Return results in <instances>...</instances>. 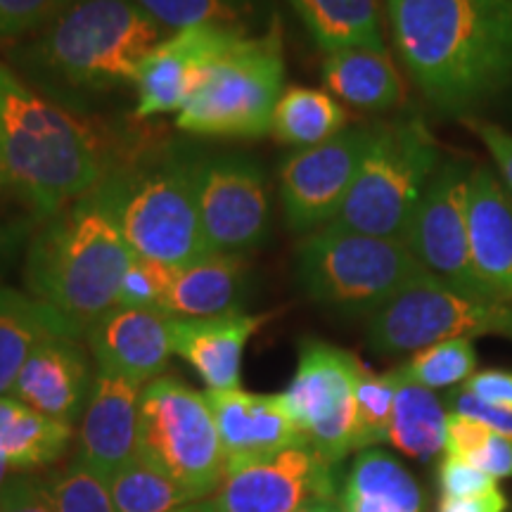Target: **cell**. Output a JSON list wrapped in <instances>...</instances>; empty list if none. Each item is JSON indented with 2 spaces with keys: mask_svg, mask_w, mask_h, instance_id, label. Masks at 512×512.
I'll list each match as a JSON object with an SVG mask.
<instances>
[{
  "mask_svg": "<svg viewBox=\"0 0 512 512\" xmlns=\"http://www.w3.org/2000/svg\"><path fill=\"white\" fill-rule=\"evenodd\" d=\"M138 453L162 467L197 503L216 494L226 456L207 396L176 377L145 384L138 411Z\"/></svg>",
  "mask_w": 512,
  "mask_h": 512,
  "instance_id": "9c48e42d",
  "label": "cell"
},
{
  "mask_svg": "<svg viewBox=\"0 0 512 512\" xmlns=\"http://www.w3.org/2000/svg\"><path fill=\"white\" fill-rule=\"evenodd\" d=\"M249 290H252V268L245 254L214 252L176 268L162 313L183 320L242 313Z\"/></svg>",
  "mask_w": 512,
  "mask_h": 512,
  "instance_id": "603a6c76",
  "label": "cell"
},
{
  "mask_svg": "<svg viewBox=\"0 0 512 512\" xmlns=\"http://www.w3.org/2000/svg\"><path fill=\"white\" fill-rule=\"evenodd\" d=\"M110 491L117 512H176L197 503L174 477L140 453L110 477Z\"/></svg>",
  "mask_w": 512,
  "mask_h": 512,
  "instance_id": "4dcf8cb0",
  "label": "cell"
},
{
  "mask_svg": "<svg viewBox=\"0 0 512 512\" xmlns=\"http://www.w3.org/2000/svg\"><path fill=\"white\" fill-rule=\"evenodd\" d=\"M467 240L486 292L512 304V192L486 166H475L470 178Z\"/></svg>",
  "mask_w": 512,
  "mask_h": 512,
  "instance_id": "44dd1931",
  "label": "cell"
},
{
  "mask_svg": "<svg viewBox=\"0 0 512 512\" xmlns=\"http://www.w3.org/2000/svg\"><path fill=\"white\" fill-rule=\"evenodd\" d=\"M197 204L211 252L245 254L271 233V190L254 159L219 155L200 159Z\"/></svg>",
  "mask_w": 512,
  "mask_h": 512,
  "instance_id": "4fadbf2b",
  "label": "cell"
},
{
  "mask_svg": "<svg viewBox=\"0 0 512 512\" xmlns=\"http://www.w3.org/2000/svg\"><path fill=\"white\" fill-rule=\"evenodd\" d=\"M463 121L465 126L482 140L486 150H489L498 174L503 178L505 188L512 192V133L505 131L503 126L494 124V121H486L479 117H463Z\"/></svg>",
  "mask_w": 512,
  "mask_h": 512,
  "instance_id": "60d3db41",
  "label": "cell"
},
{
  "mask_svg": "<svg viewBox=\"0 0 512 512\" xmlns=\"http://www.w3.org/2000/svg\"><path fill=\"white\" fill-rule=\"evenodd\" d=\"M133 259L110 202L95 188L36 223L24 256V285L86 335L95 320L117 306Z\"/></svg>",
  "mask_w": 512,
  "mask_h": 512,
  "instance_id": "277c9868",
  "label": "cell"
},
{
  "mask_svg": "<svg viewBox=\"0 0 512 512\" xmlns=\"http://www.w3.org/2000/svg\"><path fill=\"white\" fill-rule=\"evenodd\" d=\"M444 401L446 411L448 413H456V415H465V418H472L482 425L491 427V430L503 434V437L512 439V413L503 411V408L491 406L479 399V396L470 394L465 387H453L441 396Z\"/></svg>",
  "mask_w": 512,
  "mask_h": 512,
  "instance_id": "ab89813d",
  "label": "cell"
},
{
  "mask_svg": "<svg viewBox=\"0 0 512 512\" xmlns=\"http://www.w3.org/2000/svg\"><path fill=\"white\" fill-rule=\"evenodd\" d=\"M197 166L200 159L164 155L147 164L112 166L98 185L133 254L171 268L214 254L202 230Z\"/></svg>",
  "mask_w": 512,
  "mask_h": 512,
  "instance_id": "5b68a950",
  "label": "cell"
},
{
  "mask_svg": "<svg viewBox=\"0 0 512 512\" xmlns=\"http://www.w3.org/2000/svg\"><path fill=\"white\" fill-rule=\"evenodd\" d=\"M46 482L57 512H117L110 482L76 456L46 477Z\"/></svg>",
  "mask_w": 512,
  "mask_h": 512,
  "instance_id": "e575fe53",
  "label": "cell"
},
{
  "mask_svg": "<svg viewBox=\"0 0 512 512\" xmlns=\"http://www.w3.org/2000/svg\"><path fill=\"white\" fill-rule=\"evenodd\" d=\"M475 164L470 159H446L427 185L403 242L420 266L465 297L494 299L479 280L467 240V190Z\"/></svg>",
  "mask_w": 512,
  "mask_h": 512,
  "instance_id": "7c38bea8",
  "label": "cell"
},
{
  "mask_svg": "<svg viewBox=\"0 0 512 512\" xmlns=\"http://www.w3.org/2000/svg\"><path fill=\"white\" fill-rule=\"evenodd\" d=\"M249 34L247 27L204 24L166 36L140 62L136 74V117L178 114L216 57Z\"/></svg>",
  "mask_w": 512,
  "mask_h": 512,
  "instance_id": "2e32d148",
  "label": "cell"
},
{
  "mask_svg": "<svg viewBox=\"0 0 512 512\" xmlns=\"http://www.w3.org/2000/svg\"><path fill=\"white\" fill-rule=\"evenodd\" d=\"M5 192H10V190H8V183H5V178H3V171H0V195H5Z\"/></svg>",
  "mask_w": 512,
  "mask_h": 512,
  "instance_id": "681fc988",
  "label": "cell"
},
{
  "mask_svg": "<svg viewBox=\"0 0 512 512\" xmlns=\"http://www.w3.org/2000/svg\"><path fill=\"white\" fill-rule=\"evenodd\" d=\"M396 396L394 370L375 375L361 363L356 377V451L387 441Z\"/></svg>",
  "mask_w": 512,
  "mask_h": 512,
  "instance_id": "d6a6232c",
  "label": "cell"
},
{
  "mask_svg": "<svg viewBox=\"0 0 512 512\" xmlns=\"http://www.w3.org/2000/svg\"><path fill=\"white\" fill-rule=\"evenodd\" d=\"M467 463L479 467V470L494 479L512 477V439L491 432L489 439L484 441L482 448Z\"/></svg>",
  "mask_w": 512,
  "mask_h": 512,
  "instance_id": "7bdbcfd3",
  "label": "cell"
},
{
  "mask_svg": "<svg viewBox=\"0 0 512 512\" xmlns=\"http://www.w3.org/2000/svg\"><path fill=\"white\" fill-rule=\"evenodd\" d=\"M349 114L330 93L318 88L290 86L280 95L273 112L271 133L275 140L297 150L328 143L347 131Z\"/></svg>",
  "mask_w": 512,
  "mask_h": 512,
  "instance_id": "f546056e",
  "label": "cell"
},
{
  "mask_svg": "<svg viewBox=\"0 0 512 512\" xmlns=\"http://www.w3.org/2000/svg\"><path fill=\"white\" fill-rule=\"evenodd\" d=\"M164 31H183L204 24L245 27L247 0H136Z\"/></svg>",
  "mask_w": 512,
  "mask_h": 512,
  "instance_id": "836d02e7",
  "label": "cell"
},
{
  "mask_svg": "<svg viewBox=\"0 0 512 512\" xmlns=\"http://www.w3.org/2000/svg\"><path fill=\"white\" fill-rule=\"evenodd\" d=\"M375 126L347 128L328 143L292 152L280 166V200L294 233L325 228L347 202Z\"/></svg>",
  "mask_w": 512,
  "mask_h": 512,
  "instance_id": "5bb4252c",
  "label": "cell"
},
{
  "mask_svg": "<svg viewBox=\"0 0 512 512\" xmlns=\"http://www.w3.org/2000/svg\"><path fill=\"white\" fill-rule=\"evenodd\" d=\"M273 313H230L219 318H171L174 354L188 361L209 392L240 389L242 356Z\"/></svg>",
  "mask_w": 512,
  "mask_h": 512,
  "instance_id": "7402d4cb",
  "label": "cell"
},
{
  "mask_svg": "<svg viewBox=\"0 0 512 512\" xmlns=\"http://www.w3.org/2000/svg\"><path fill=\"white\" fill-rule=\"evenodd\" d=\"M339 505L342 512H422L425 496L411 472L375 446L358 451Z\"/></svg>",
  "mask_w": 512,
  "mask_h": 512,
  "instance_id": "484cf974",
  "label": "cell"
},
{
  "mask_svg": "<svg viewBox=\"0 0 512 512\" xmlns=\"http://www.w3.org/2000/svg\"><path fill=\"white\" fill-rule=\"evenodd\" d=\"M69 3L72 0H0V48L34 36Z\"/></svg>",
  "mask_w": 512,
  "mask_h": 512,
  "instance_id": "8d00e7d4",
  "label": "cell"
},
{
  "mask_svg": "<svg viewBox=\"0 0 512 512\" xmlns=\"http://www.w3.org/2000/svg\"><path fill=\"white\" fill-rule=\"evenodd\" d=\"M204 396L214 413L226 470L275 456L287 448L306 446L280 394H252L240 387Z\"/></svg>",
  "mask_w": 512,
  "mask_h": 512,
  "instance_id": "e0dca14e",
  "label": "cell"
},
{
  "mask_svg": "<svg viewBox=\"0 0 512 512\" xmlns=\"http://www.w3.org/2000/svg\"><path fill=\"white\" fill-rule=\"evenodd\" d=\"M176 268L162 264V261L143 259L136 256L128 266L121 280L117 306L124 309H152L162 311L169 287L174 283Z\"/></svg>",
  "mask_w": 512,
  "mask_h": 512,
  "instance_id": "d590c367",
  "label": "cell"
},
{
  "mask_svg": "<svg viewBox=\"0 0 512 512\" xmlns=\"http://www.w3.org/2000/svg\"><path fill=\"white\" fill-rule=\"evenodd\" d=\"M467 392L479 396V399L491 403V406L503 408V411L512 413V373L510 370H482L475 373L465 384Z\"/></svg>",
  "mask_w": 512,
  "mask_h": 512,
  "instance_id": "b9f144b4",
  "label": "cell"
},
{
  "mask_svg": "<svg viewBox=\"0 0 512 512\" xmlns=\"http://www.w3.org/2000/svg\"><path fill=\"white\" fill-rule=\"evenodd\" d=\"M396 396L387 441L415 460H432L444 451L448 411L432 389L403 380L396 373Z\"/></svg>",
  "mask_w": 512,
  "mask_h": 512,
  "instance_id": "f1b7e54d",
  "label": "cell"
},
{
  "mask_svg": "<svg viewBox=\"0 0 512 512\" xmlns=\"http://www.w3.org/2000/svg\"><path fill=\"white\" fill-rule=\"evenodd\" d=\"M427 275L403 240L325 226L297 249V280L311 302L347 316H373Z\"/></svg>",
  "mask_w": 512,
  "mask_h": 512,
  "instance_id": "ba28073f",
  "label": "cell"
},
{
  "mask_svg": "<svg viewBox=\"0 0 512 512\" xmlns=\"http://www.w3.org/2000/svg\"><path fill=\"white\" fill-rule=\"evenodd\" d=\"M176 512H204V508H202V501H200V503H192V505H188V508H181Z\"/></svg>",
  "mask_w": 512,
  "mask_h": 512,
  "instance_id": "c3c4849f",
  "label": "cell"
},
{
  "mask_svg": "<svg viewBox=\"0 0 512 512\" xmlns=\"http://www.w3.org/2000/svg\"><path fill=\"white\" fill-rule=\"evenodd\" d=\"M69 439L72 425L34 411L12 394L0 396V456L12 470L57 463L67 451Z\"/></svg>",
  "mask_w": 512,
  "mask_h": 512,
  "instance_id": "83f0119b",
  "label": "cell"
},
{
  "mask_svg": "<svg viewBox=\"0 0 512 512\" xmlns=\"http://www.w3.org/2000/svg\"><path fill=\"white\" fill-rule=\"evenodd\" d=\"M93 382L79 337H53L27 358L10 394L48 418L74 425L86 413Z\"/></svg>",
  "mask_w": 512,
  "mask_h": 512,
  "instance_id": "d6986e66",
  "label": "cell"
},
{
  "mask_svg": "<svg viewBox=\"0 0 512 512\" xmlns=\"http://www.w3.org/2000/svg\"><path fill=\"white\" fill-rule=\"evenodd\" d=\"M439 166L437 140L418 114L377 124L354 188L328 226L403 240Z\"/></svg>",
  "mask_w": 512,
  "mask_h": 512,
  "instance_id": "52a82bcc",
  "label": "cell"
},
{
  "mask_svg": "<svg viewBox=\"0 0 512 512\" xmlns=\"http://www.w3.org/2000/svg\"><path fill=\"white\" fill-rule=\"evenodd\" d=\"M508 3H512V0H508Z\"/></svg>",
  "mask_w": 512,
  "mask_h": 512,
  "instance_id": "f907efd6",
  "label": "cell"
},
{
  "mask_svg": "<svg viewBox=\"0 0 512 512\" xmlns=\"http://www.w3.org/2000/svg\"><path fill=\"white\" fill-rule=\"evenodd\" d=\"M508 510V498L501 489L489 491L482 496L470 498H441L437 512H505Z\"/></svg>",
  "mask_w": 512,
  "mask_h": 512,
  "instance_id": "f6af8a7d",
  "label": "cell"
},
{
  "mask_svg": "<svg viewBox=\"0 0 512 512\" xmlns=\"http://www.w3.org/2000/svg\"><path fill=\"white\" fill-rule=\"evenodd\" d=\"M0 171L41 223L98 188L112 164L86 121L0 62Z\"/></svg>",
  "mask_w": 512,
  "mask_h": 512,
  "instance_id": "7a4b0ae2",
  "label": "cell"
},
{
  "mask_svg": "<svg viewBox=\"0 0 512 512\" xmlns=\"http://www.w3.org/2000/svg\"><path fill=\"white\" fill-rule=\"evenodd\" d=\"M12 467H10V463L8 460H5L3 456H0V491L5 489V484L10 482V477H12Z\"/></svg>",
  "mask_w": 512,
  "mask_h": 512,
  "instance_id": "7dc6e473",
  "label": "cell"
},
{
  "mask_svg": "<svg viewBox=\"0 0 512 512\" xmlns=\"http://www.w3.org/2000/svg\"><path fill=\"white\" fill-rule=\"evenodd\" d=\"M140 394L143 384L100 368L95 373L76 458L91 465L107 482L119 467L138 456Z\"/></svg>",
  "mask_w": 512,
  "mask_h": 512,
  "instance_id": "ffe728a7",
  "label": "cell"
},
{
  "mask_svg": "<svg viewBox=\"0 0 512 512\" xmlns=\"http://www.w3.org/2000/svg\"><path fill=\"white\" fill-rule=\"evenodd\" d=\"M86 339L100 370L143 387L162 377L174 354L171 318L152 309L114 306L86 330Z\"/></svg>",
  "mask_w": 512,
  "mask_h": 512,
  "instance_id": "ac0fdd59",
  "label": "cell"
},
{
  "mask_svg": "<svg viewBox=\"0 0 512 512\" xmlns=\"http://www.w3.org/2000/svg\"><path fill=\"white\" fill-rule=\"evenodd\" d=\"M290 5L328 55L349 48L387 50L377 0H290Z\"/></svg>",
  "mask_w": 512,
  "mask_h": 512,
  "instance_id": "4316f807",
  "label": "cell"
},
{
  "mask_svg": "<svg viewBox=\"0 0 512 512\" xmlns=\"http://www.w3.org/2000/svg\"><path fill=\"white\" fill-rule=\"evenodd\" d=\"M283 86V31L273 19L264 34H245L204 69L200 83L176 114V126L200 138L266 136Z\"/></svg>",
  "mask_w": 512,
  "mask_h": 512,
  "instance_id": "8992f818",
  "label": "cell"
},
{
  "mask_svg": "<svg viewBox=\"0 0 512 512\" xmlns=\"http://www.w3.org/2000/svg\"><path fill=\"white\" fill-rule=\"evenodd\" d=\"M477 351L472 339L453 337L444 342L415 351L411 361L396 368L403 380L420 384L427 389H453L460 387L475 375Z\"/></svg>",
  "mask_w": 512,
  "mask_h": 512,
  "instance_id": "1f68e13d",
  "label": "cell"
},
{
  "mask_svg": "<svg viewBox=\"0 0 512 512\" xmlns=\"http://www.w3.org/2000/svg\"><path fill=\"white\" fill-rule=\"evenodd\" d=\"M297 512H342V505H339V498H325V501L306 503Z\"/></svg>",
  "mask_w": 512,
  "mask_h": 512,
  "instance_id": "bcb514c9",
  "label": "cell"
},
{
  "mask_svg": "<svg viewBox=\"0 0 512 512\" xmlns=\"http://www.w3.org/2000/svg\"><path fill=\"white\" fill-rule=\"evenodd\" d=\"M0 512H57L46 477L17 472L0 491Z\"/></svg>",
  "mask_w": 512,
  "mask_h": 512,
  "instance_id": "f35d334b",
  "label": "cell"
},
{
  "mask_svg": "<svg viewBox=\"0 0 512 512\" xmlns=\"http://www.w3.org/2000/svg\"><path fill=\"white\" fill-rule=\"evenodd\" d=\"M396 53L434 110H472L512 91L508 0H384Z\"/></svg>",
  "mask_w": 512,
  "mask_h": 512,
  "instance_id": "6da1fadb",
  "label": "cell"
},
{
  "mask_svg": "<svg viewBox=\"0 0 512 512\" xmlns=\"http://www.w3.org/2000/svg\"><path fill=\"white\" fill-rule=\"evenodd\" d=\"M361 361L320 339L299 344V363L283 401L306 446L339 465L356 451V377Z\"/></svg>",
  "mask_w": 512,
  "mask_h": 512,
  "instance_id": "8fae6325",
  "label": "cell"
},
{
  "mask_svg": "<svg viewBox=\"0 0 512 512\" xmlns=\"http://www.w3.org/2000/svg\"><path fill=\"white\" fill-rule=\"evenodd\" d=\"M53 337H81V332L34 294L0 287V396L12 392L27 358Z\"/></svg>",
  "mask_w": 512,
  "mask_h": 512,
  "instance_id": "cb8c5ba5",
  "label": "cell"
},
{
  "mask_svg": "<svg viewBox=\"0 0 512 512\" xmlns=\"http://www.w3.org/2000/svg\"><path fill=\"white\" fill-rule=\"evenodd\" d=\"M437 477L441 498H470L498 489V479L486 475V472L470 465L467 460L453 456H444V460L439 463Z\"/></svg>",
  "mask_w": 512,
  "mask_h": 512,
  "instance_id": "74e56055",
  "label": "cell"
},
{
  "mask_svg": "<svg viewBox=\"0 0 512 512\" xmlns=\"http://www.w3.org/2000/svg\"><path fill=\"white\" fill-rule=\"evenodd\" d=\"M496 335L512 339V304L465 297L430 273L368 316V347L380 356L420 351L444 339Z\"/></svg>",
  "mask_w": 512,
  "mask_h": 512,
  "instance_id": "30bf717a",
  "label": "cell"
},
{
  "mask_svg": "<svg viewBox=\"0 0 512 512\" xmlns=\"http://www.w3.org/2000/svg\"><path fill=\"white\" fill-rule=\"evenodd\" d=\"M164 38L136 0H72L10 60L34 88L102 93L136 83L140 62Z\"/></svg>",
  "mask_w": 512,
  "mask_h": 512,
  "instance_id": "3957f363",
  "label": "cell"
},
{
  "mask_svg": "<svg viewBox=\"0 0 512 512\" xmlns=\"http://www.w3.org/2000/svg\"><path fill=\"white\" fill-rule=\"evenodd\" d=\"M323 81L339 100L366 112H389L406 100V83L387 50L349 48L325 55Z\"/></svg>",
  "mask_w": 512,
  "mask_h": 512,
  "instance_id": "d4e9b609",
  "label": "cell"
},
{
  "mask_svg": "<svg viewBox=\"0 0 512 512\" xmlns=\"http://www.w3.org/2000/svg\"><path fill=\"white\" fill-rule=\"evenodd\" d=\"M34 228L36 219H12L0 211V273L15 261L24 242H29Z\"/></svg>",
  "mask_w": 512,
  "mask_h": 512,
  "instance_id": "ee69618b",
  "label": "cell"
},
{
  "mask_svg": "<svg viewBox=\"0 0 512 512\" xmlns=\"http://www.w3.org/2000/svg\"><path fill=\"white\" fill-rule=\"evenodd\" d=\"M339 498L337 465L309 446H294L275 456L228 467L204 512H297L306 503Z\"/></svg>",
  "mask_w": 512,
  "mask_h": 512,
  "instance_id": "9a60e30c",
  "label": "cell"
}]
</instances>
